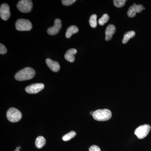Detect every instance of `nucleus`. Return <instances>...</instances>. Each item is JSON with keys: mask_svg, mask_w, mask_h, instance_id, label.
<instances>
[{"mask_svg": "<svg viewBox=\"0 0 151 151\" xmlns=\"http://www.w3.org/2000/svg\"><path fill=\"white\" fill-rule=\"evenodd\" d=\"M35 74V71L33 68L26 67L17 72L14 77L17 81H23L31 79Z\"/></svg>", "mask_w": 151, "mask_h": 151, "instance_id": "f257e3e1", "label": "nucleus"}, {"mask_svg": "<svg viewBox=\"0 0 151 151\" xmlns=\"http://www.w3.org/2000/svg\"><path fill=\"white\" fill-rule=\"evenodd\" d=\"M17 6L21 12L29 13L32 9V2L30 0H22L18 3Z\"/></svg>", "mask_w": 151, "mask_h": 151, "instance_id": "39448f33", "label": "nucleus"}, {"mask_svg": "<svg viewBox=\"0 0 151 151\" xmlns=\"http://www.w3.org/2000/svg\"><path fill=\"white\" fill-rule=\"evenodd\" d=\"M21 148V147H19V149H20Z\"/></svg>", "mask_w": 151, "mask_h": 151, "instance_id": "a878e982", "label": "nucleus"}, {"mask_svg": "<svg viewBox=\"0 0 151 151\" xmlns=\"http://www.w3.org/2000/svg\"><path fill=\"white\" fill-rule=\"evenodd\" d=\"M44 87V84L42 83H36L27 86L25 88V91L29 94H36L42 90Z\"/></svg>", "mask_w": 151, "mask_h": 151, "instance_id": "0eeeda50", "label": "nucleus"}, {"mask_svg": "<svg viewBox=\"0 0 151 151\" xmlns=\"http://www.w3.org/2000/svg\"><path fill=\"white\" fill-rule=\"evenodd\" d=\"M144 7L142 5H137L134 4L133 5L131 6L129 8L127 12L128 17L130 18H133L136 16V14L142 12L143 10Z\"/></svg>", "mask_w": 151, "mask_h": 151, "instance_id": "9d476101", "label": "nucleus"}, {"mask_svg": "<svg viewBox=\"0 0 151 151\" xmlns=\"http://www.w3.org/2000/svg\"><path fill=\"white\" fill-rule=\"evenodd\" d=\"M77 50L76 49L71 48L68 50L64 55V57L66 60L68 62L72 63L75 60L74 55L77 53Z\"/></svg>", "mask_w": 151, "mask_h": 151, "instance_id": "ddd939ff", "label": "nucleus"}, {"mask_svg": "<svg viewBox=\"0 0 151 151\" xmlns=\"http://www.w3.org/2000/svg\"><path fill=\"white\" fill-rule=\"evenodd\" d=\"M62 27L61 20L56 19L55 20L54 24L52 27L49 28L47 30V33L50 35H55L58 33Z\"/></svg>", "mask_w": 151, "mask_h": 151, "instance_id": "6e6552de", "label": "nucleus"}, {"mask_svg": "<svg viewBox=\"0 0 151 151\" xmlns=\"http://www.w3.org/2000/svg\"><path fill=\"white\" fill-rule=\"evenodd\" d=\"M143 10H145V8L144 7V8H143Z\"/></svg>", "mask_w": 151, "mask_h": 151, "instance_id": "bb28decb", "label": "nucleus"}, {"mask_svg": "<svg viewBox=\"0 0 151 151\" xmlns=\"http://www.w3.org/2000/svg\"><path fill=\"white\" fill-rule=\"evenodd\" d=\"M89 151H101V150L98 146L92 145L89 148Z\"/></svg>", "mask_w": 151, "mask_h": 151, "instance_id": "5701e85b", "label": "nucleus"}, {"mask_svg": "<svg viewBox=\"0 0 151 151\" xmlns=\"http://www.w3.org/2000/svg\"><path fill=\"white\" fill-rule=\"evenodd\" d=\"M126 0H114L113 1L114 6L116 7L121 8L124 6L126 3Z\"/></svg>", "mask_w": 151, "mask_h": 151, "instance_id": "aec40b11", "label": "nucleus"}, {"mask_svg": "<svg viewBox=\"0 0 151 151\" xmlns=\"http://www.w3.org/2000/svg\"><path fill=\"white\" fill-rule=\"evenodd\" d=\"M135 35V32L133 31L128 32L125 34L124 35V38L122 40V42L124 44L127 43L128 41L130 39L134 37Z\"/></svg>", "mask_w": 151, "mask_h": 151, "instance_id": "dca6fc26", "label": "nucleus"}, {"mask_svg": "<svg viewBox=\"0 0 151 151\" xmlns=\"http://www.w3.org/2000/svg\"><path fill=\"white\" fill-rule=\"evenodd\" d=\"M11 15L9 6L7 4H3L0 8V17L3 20L6 21Z\"/></svg>", "mask_w": 151, "mask_h": 151, "instance_id": "1a4fd4ad", "label": "nucleus"}, {"mask_svg": "<svg viewBox=\"0 0 151 151\" xmlns=\"http://www.w3.org/2000/svg\"><path fill=\"white\" fill-rule=\"evenodd\" d=\"M97 16L96 14L91 15L89 19V23L90 26L92 28L96 27L97 26Z\"/></svg>", "mask_w": 151, "mask_h": 151, "instance_id": "f3484780", "label": "nucleus"}, {"mask_svg": "<svg viewBox=\"0 0 151 151\" xmlns=\"http://www.w3.org/2000/svg\"><path fill=\"white\" fill-rule=\"evenodd\" d=\"M6 116L9 122L15 123L19 122L21 119L22 114L20 111L16 108H11L8 110Z\"/></svg>", "mask_w": 151, "mask_h": 151, "instance_id": "7ed1b4c3", "label": "nucleus"}, {"mask_svg": "<svg viewBox=\"0 0 151 151\" xmlns=\"http://www.w3.org/2000/svg\"><path fill=\"white\" fill-rule=\"evenodd\" d=\"M76 135V133L74 131H71L69 133L64 135L62 138V139L64 141H68L74 137Z\"/></svg>", "mask_w": 151, "mask_h": 151, "instance_id": "a211bd4d", "label": "nucleus"}, {"mask_svg": "<svg viewBox=\"0 0 151 151\" xmlns=\"http://www.w3.org/2000/svg\"><path fill=\"white\" fill-rule=\"evenodd\" d=\"M93 113H94L93 111H91V112H90V115H92V116L93 115Z\"/></svg>", "mask_w": 151, "mask_h": 151, "instance_id": "b1692460", "label": "nucleus"}, {"mask_svg": "<svg viewBox=\"0 0 151 151\" xmlns=\"http://www.w3.org/2000/svg\"><path fill=\"white\" fill-rule=\"evenodd\" d=\"M76 1V0H63L61 1L63 5L66 6H70Z\"/></svg>", "mask_w": 151, "mask_h": 151, "instance_id": "412c9836", "label": "nucleus"}, {"mask_svg": "<svg viewBox=\"0 0 151 151\" xmlns=\"http://www.w3.org/2000/svg\"><path fill=\"white\" fill-rule=\"evenodd\" d=\"M16 28L20 31H29L32 28L31 22L29 20L26 19H19L15 24Z\"/></svg>", "mask_w": 151, "mask_h": 151, "instance_id": "20e7f679", "label": "nucleus"}, {"mask_svg": "<svg viewBox=\"0 0 151 151\" xmlns=\"http://www.w3.org/2000/svg\"><path fill=\"white\" fill-rule=\"evenodd\" d=\"M14 151H20V150H17V149H16Z\"/></svg>", "mask_w": 151, "mask_h": 151, "instance_id": "393cba45", "label": "nucleus"}, {"mask_svg": "<svg viewBox=\"0 0 151 151\" xmlns=\"http://www.w3.org/2000/svg\"><path fill=\"white\" fill-rule=\"evenodd\" d=\"M35 146L37 148L41 149L44 147L46 144L45 138L42 136L37 137L35 140Z\"/></svg>", "mask_w": 151, "mask_h": 151, "instance_id": "2eb2a0df", "label": "nucleus"}, {"mask_svg": "<svg viewBox=\"0 0 151 151\" xmlns=\"http://www.w3.org/2000/svg\"><path fill=\"white\" fill-rule=\"evenodd\" d=\"M92 116L96 121L104 122L111 119L112 113L108 109H99L94 111Z\"/></svg>", "mask_w": 151, "mask_h": 151, "instance_id": "f03ea898", "label": "nucleus"}, {"mask_svg": "<svg viewBox=\"0 0 151 151\" xmlns=\"http://www.w3.org/2000/svg\"><path fill=\"white\" fill-rule=\"evenodd\" d=\"M116 28L113 24L108 26L105 30V40L108 41L112 38L113 35L116 32Z\"/></svg>", "mask_w": 151, "mask_h": 151, "instance_id": "f8f14e48", "label": "nucleus"}, {"mask_svg": "<svg viewBox=\"0 0 151 151\" xmlns=\"http://www.w3.org/2000/svg\"><path fill=\"white\" fill-rule=\"evenodd\" d=\"M109 15L107 14H104L102 17L100 18L98 21V23L101 26L104 25L106 23H107L109 20Z\"/></svg>", "mask_w": 151, "mask_h": 151, "instance_id": "6ab92c4d", "label": "nucleus"}, {"mask_svg": "<svg viewBox=\"0 0 151 151\" xmlns=\"http://www.w3.org/2000/svg\"><path fill=\"white\" fill-rule=\"evenodd\" d=\"M78 31V29L77 27L74 25L71 26L67 29L65 33V37L67 38H69L73 34L76 33Z\"/></svg>", "mask_w": 151, "mask_h": 151, "instance_id": "4468645a", "label": "nucleus"}, {"mask_svg": "<svg viewBox=\"0 0 151 151\" xmlns=\"http://www.w3.org/2000/svg\"><path fill=\"white\" fill-rule=\"evenodd\" d=\"M7 49L2 44H0V54L3 55L6 53Z\"/></svg>", "mask_w": 151, "mask_h": 151, "instance_id": "4be33fe9", "label": "nucleus"}, {"mask_svg": "<svg viewBox=\"0 0 151 151\" xmlns=\"http://www.w3.org/2000/svg\"><path fill=\"white\" fill-rule=\"evenodd\" d=\"M151 127L148 124H145L138 127L135 130L134 134L139 139H143L148 134Z\"/></svg>", "mask_w": 151, "mask_h": 151, "instance_id": "423d86ee", "label": "nucleus"}, {"mask_svg": "<svg viewBox=\"0 0 151 151\" xmlns=\"http://www.w3.org/2000/svg\"><path fill=\"white\" fill-rule=\"evenodd\" d=\"M46 63L48 67L53 72H58L60 69L59 63L57 61L52 60L50 58H47L46 60Z\"/></svg>", "mask_w": 151, "mask_h": 151, "instance_id": "9b49d317", "label": "nucleus"}]
</instances>
